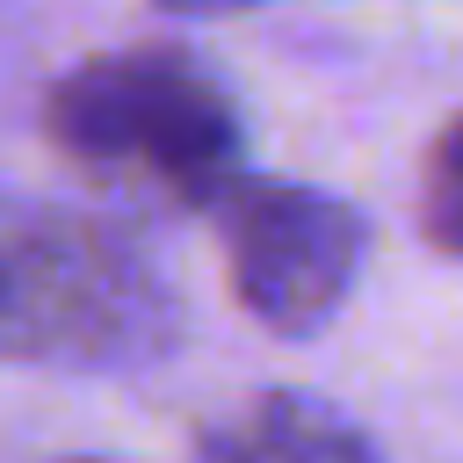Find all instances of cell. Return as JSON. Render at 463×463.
<instances>
[{
    "label": "cell",
    "mask_w": 463,
    "mask_h": 463,
    "mask_svg": "<svg viewBox=\"0 0 463 463\" xmlns=\"http://www.w3.org/2000/svg\"><path fill=\"white\" fill-rule=\"evenodd\" d=\"M43 130L65 159L109 181L166 188L195 210H210L239 181V109L195 58L166 43L109 51L51 80Z\"/></svg>",
    "instance_id": "obj_1"
},
{
    "label": "cell",
    "mask_w": 463,
    "mask_h": 463,
    "mask_svg": "<svg viewBox=\"0 0 463 463\" xmlns=\"http://www.w3.org/2000/svg\"><path fill=\"white\" fill-rule=\"evenodd\" d=\"M159 333L166 289L116 224L0 188V362H116Z\"/></svg>",
    "instance_id": "obj_2"
},
{
    "label": "cell",
    "mask_w": 463,
    "mask_h": 463,
    "mask_svg": "<svg viewBox=\"0 0 463 463\" xmlns=\"http://www.w3.org/2000/svg\"><path fill=\"white\" fill-rule=\"evenodd\" d=\"M210 210H217L232 297L268 333H318L354 289V268L369 246V224L354 203L304 188V181L239 174Z\"/></svg>",
    "instance_id": "obj_3"
},
{
    "label": "cell",
    "mask_w": 463,
    "mask_h": 463,
    "mask_svg": "<svg viewBox=\"0 0 463 463\" xmlns=\"http://www.w3.org/2000/svg\"><path fill=\"white\" fill-rule=\"evenodd\" d=\"M195 463H376L369 441L304 391H268L239 420H217Z\"/></svg>",
    "instance_id": "obj_4"
},
{
    "label": "cell",
    "mask_w": 463,
    "mask_h": 463,
    "mask_svg": "<svg viewBox=\"0 0 463 463\" xmlns=\"http://www.w3.org/2000/svg\"><path fill=\"white\" fill-rule=\"evenodd\" d=\"M420 224L427 239L463 260V116L441 123V137L427 145V166H420Z\"/></svg>",
    "instance_id": "obj_5"
},
{
    "label": "cell",
    "mask_w": 463,
    "mask_h": 463,
    "mask_svg": "<svg viewBox=\"0 0 463 463\" xmlns=\"http://www.w3.org/2000/svg\"><path fill=\"white\" fill-rule=\"evenodd\" d=\"M166 14H224V7H253V0H152Z\"/></svg>",
    "instance_id": "obj_6"
},
{
    "label": "cell",
    "mask_w": 463,
    "mask_h": 463,
    "mask_svg": "<svg viewBox=\"0 0 463 463\" xmlns=\"http://www.w3.org/2000/svg\"><path fill=\"white\" fill-rule=\"evenodd\" d=\"M72 463H94V456H72Z\"/></svg>",
    "instance_id": "obj_7"
}]
</instances>
